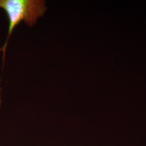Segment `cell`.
<instances>
[{
  "mask_svg": "<svg viewBox=\"0 0 146 146\" xmlns=\"http://www.w3.org/2000/svg\"><path fill=\"white\" fill-rule=\"evenodd\" d=\"M0 8L5 11L9 20L8 36L1 50L4 60L7 44L14 29L22 21L33 26L37 19L44 15L47 7L45 1L42 0H0Z\"/></svg>",
  "mask_w": 146,
  "mask_h": 146,
  "instance_id": "6da1fadb",
  "label": "cell"
}]
</instances>
